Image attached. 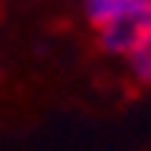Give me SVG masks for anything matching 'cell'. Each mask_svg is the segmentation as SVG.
Returning a JSON list of instances; mask_svg holds the SVG:
<instances>
[{
	"instance_id": "obj_1",
	"label": "cell",
	"mask_w": 151,
	"mask_h": 151,
	"mask_svg": "<svg viewBox=\"0 0 151 151\" xmlns=\"http://www.w3.org/2000/svg\"><path fill=\"white\" fill-rule=\"evenodd\" d=\"M148 24H151V9L133 12V15H121L115 21H109V24H100L97 27V40H100V45H103L109 55L127 58Z\"/></svg>"
},
{
	"instance_id": "obj_3",
	"label": "cell",
	"mask_w": 151,
	"mask_h": 151,
	"mask_svg": "<svg viewBox=\"0 0 151 151\" xmlns=\"http://www.w3.org/2000/svg\"><path fill=\"white\" fill-rule=\"evenodd\" d=\"M127 64H130V73L142 85H151V24L142 30L139 42H136L133 52L127 55Z\"/></svg>"
},
{
	"instance_id": "obj_2",
	"label": "cell",
	"mask_w": 151,
	"mask_h": 151,
	"mask_svg": "<svg viewBox=\"0 0 151 151\" xmlns=\"http://www.w3.org/2000/svg\"><path fill=\"white\" fill-rule=\"evenodd\" d=\"M151 9V0H85V12L94 27L109 24L121 15H133V12Z\"/></svg>"
}]
</instances>
